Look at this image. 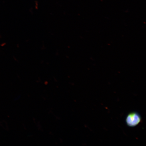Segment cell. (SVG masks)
<instances>
[{
    "label": "cell",
    "mask_w": 146,
    "mask_h": 146,
    "mask_svg": "<svg viewBox=\"0 0 146 146\" xmlns=\"http://www.w3.org/2000/svg\"><path fill=\"white\" fill-rule=\"evenodd\" d=\"M141 120V117L139 114L136 112H132L127 115L125 122L129 127H134L139 125Z\"/></svg>",
    "instance_id": "cell-1"
}]
</instances>
